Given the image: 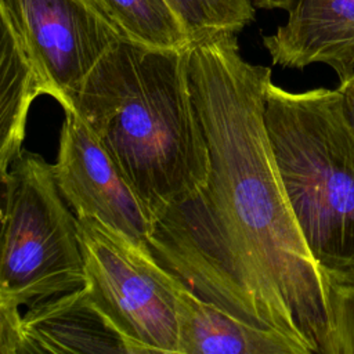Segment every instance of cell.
I'll return each instance as SVG.
<instances>
[{"label": "cell", "instance_id": "5bb4252c", "mask_svg": "<svg viewBox=\"0 0 354 354\" xmlns=\"http://www.w3.org/2000/svg\"><path fill=\"white\" fill-rule=\"evenodd\" d=\"M335 354H354V285L329 289Z\"/></svg>", "mask_w": 354, "mask_h": 354}, {"label": "cell", "instance_id": "3957f363", "mask_svg": "<svg viewBox=\"0 0 354 354\" xmlns=\"http://www.w3.org/2000/svg\"><path fill=\"white\" fill-rule=\"evenodd\" d=\"M264 123L303 236L328 288L354 285V140L337 88L292 93L272 82Z\"/></svg>", "mask_w": 354, "mask_h": 354}, {"label": "cell", "instance_id": "2e32d148", "mask_svg": "<svg viewBox=\"0 0 354 354\" xmlns=\"http://www.w3.org/2000/svg\"><path fill=\"white\" fill-rule=\"evenodd\" d=\"M293 1L295 0H252L253 6L256 8H264V10L281 8V10H286V11L290 8Z\"/></svg>", "mask_w": 354, "mask_h": 354}, {"label": "cell", "instance_id": "7a4b0ae2", "mask_svg": "<svg viewBox=\"0 0 354 354\" xmlns=\"http://www.w3.org/2000/svg\"><path fill=\"white\" fill-rule=\"evenodd\" d=\"M152 221L203 187L210 153L188 77L187 50L119 39L72 100Z\"/></svg>", "mask_w": 354, "mask_h": 354}, {"label": "cell", "instance_id": "5b68a950", "mask_svg": "<svg viewBox=\"0 0 354 354\" xmlns=\"http://www.w3.org/2000/svg\"><path fill=\"white\" fill-rule=\"evenodd\" d=\"M84 288L136 354H177V296L183 285L147 245L90 217H77Z\"/></svg>", "mask_w": 354, "mask_h": 354}, {"label": "cell", "instance_id": "52a82bcc", "mask_svg": "<svg viewBox=\"0 0 354 354\" xmlns=\"http://www.w3.org/2000/svg\"><path fill=\"white\" fill-rule=\"evenodd\" d=\"M53 171L76 217H90L147 245L153 221L120 169L75 111H65Z\"/></svg>", "mask_w": 354, "mask_h": 354}, {"label": "cell", "instance_id": "8992f818", "mask_svg": "<svg viewBox=\"0 0 354 354\" xmlns=\"http://www.w3.org/2000/svg\"><path fill=\"white\" fill-rule=\"evenodd\" d=\"M6 24L64 111L101 57L122 37L100 0H0Z\"/></svg>", "mask_w": 354, "mask_h": 354}, {"label": "cell", "instance_id": "277c9868", "mask_svg": "<svg viewBox=\"0 0 354 354\" xmlns=\"http://www.w3.org/2000/svg\"><path fill=\"white\" fill-rule=\"evenodd\" d=\"M0 354L14 343L21 307L86 283L77 217L66 207L53 165L26 149L1 177Z\"/></svg>", "mask_w": 354, "mask_h": 354}, {"label": "cell", "instance_id": "8fae6325", "mask_svg": "<svg viewBox=\"0 0 354 354\" xmlns=\"http://www.w3.org/2000/svg\"><path fill=\"white\" fill-rule=\"evenodd\" d=\"M0 177L22 153L25 126L33 100L44 86L10 28L1 22L0 40Z\"/></svg>", "mask_w": 354, "mask_h": 354}, {"label": "cell", "instance_id": "7c38bea8", "mask_svg": "<svg viewBox=\"0 0 354 354\" xmlns=\"http://www.w3.org/2000/svg\"><path fill=\"white\" fill-rule=\"evenodd\" d=\"M123 35L137 43L187 50L191 37L167 0H100Z\"/></svg>", "mask_w": 354, "mask_h": 354}, {"label": "cell", "instance_id": "30bf717a", "mask_svg": "<svg viewBox=\"0 0 354 354\" xmlns=\"http://www.w3.org/2000/svg\"><path fill=\"white\" fill-rule=\"evenodd\" d=\"M177 354H306L290 337L248 324L184 283L177 296Z\"/></svg>", "mask_w": 354, "mask_h": 354}, {"label": "cell", "instance_id": "9c48e42d", "mask_svg": "<svg viewBox=\"0 0 354 354\" xmlns=\"http://www.w3.org/2000/svg\"><path fill=\"white\" fill-rule=\"evenodd\" d=\"M288 21L264 37L272 64H326L344 82L354 72V0H295Z\"/></svg>", "mask_w": 354, "mask_h": 354}, {"label": "cell", "instance_id": "6da1fadb", "mask_svg": "<svg viewBox=\"0 0 354 354\" xmlns=\"http://www.w3.org/2000/svg\"><path fill=\"white\" fill-rule=\"evenodd\" d=\"M210 153L206 184L153 221L147 246L199 297L306 354H335L329 288L295 217L264 123L271 69L242 58L236 33L187 48Z\"/></svg>", "mask_w": 354, "mask_h": 354}, {"label": "cell", "instance_id": "ba28073f", "mask_svg": "<svg viewBox=\"0 0 354 354\" xmlns=\"http://www.w3.org/2000/svg\"><path fill=\"white\" fill-rule=\"evenodd\" d=\"M28 353L136 354L84 286L32 304L22 313L8 354Z\"/></svg>", "mask_w": 354, "mask_h": 354}, {"label": "cell", "instance_id": "4fadbf2b", "mask_svg": "<svg viewBox=\"0 0 354 354\" xmlns=\"http://www.w3.org/2000/svg\"><path fill=\"white\" fill-rule=\"evenodd\" d=\"M184 24L191 41L223 32H241L256 15L252 0H167Z\"/></svg>", "mask_w": 354, "mask_h": 354}, {"label": "cell", "instance_id": "9a60e30c", "mask_svg": "<svg viewBox=\"0 0 354 354\" xmlns=\"http://www.w3.org/2000/svg\"><path fill=\"white\" fill-rule=\"evenodd\" d=\"M337 90L340 93L343 116L354 140V72L348 79H346L344 82H340V86L337 87Z\"/></svg>", "mask_w": 354, "mask_h": 354}]
</instances>
